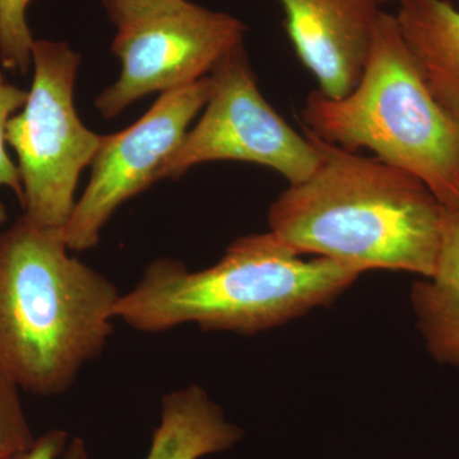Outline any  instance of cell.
Segmentation results:
<instances>
[{
    "label": "cell",
    "mask_w": 459,
    "mask_h": 459,
    "mask_svg": "<svg viewBox=\"0 0 459 459\" xmlns=\"http://www.w3.org/2000/svg\"><path fill=\"white\" fill-rule=\"evenodd\" d=\"M241 437L243 430L228 421L204 388L189 385L162 398L146 459H201L229 451Z\"/></svg>",
    "instance_id": "cell-11"
},
{
    "label": "cell",
    "mask_w": 459,
    "mask_h": 459,
    "mask_svg": "<svg viewBox=\"0 0 459 459\" xmlns=\"http://www.w3.org/2000/svg\"><path fill=\"white\" fill-rule=\"evenodd\" d=\"M301 117L319 140L367 148L421 180L444 207L459 204V122L429 90L395 14L380 11L355 89L341 99L313 91Z\"/></svg>",
    "instance_id": "cell-4"
},
{
    "label": "cell",
    "mask_w": 459,
    "mask_h": 459,
    "mask_svg": "<svg viewBox=\"0 0 459 459\" xmlns=\"http://www.w3.org/2000/svg\"><path fill=\"white\" fill-rule=\"evenodd\" d=\"M9 459H90L86 444L81 437H71L62 429L47 431L35 437L25 451Z\"/></svg>",
    "instance_id": "cell-16"
},
{
    "label": "cell",
    "mask_w": 459,
    "mask_h": 459,
    "mask_svg": "<svg viewBox=\"0 0 459 459\" xmlns=\"http://www.w3.org/2000/svg\"><path fill=\"white\" fill-rule=\"evenodd\" d=\"M69 252L63 229L25 216L0 234V371L40 397L69 391L113 334L117 286Z\"/></svg>",
    "instance_id": "cell-2"
},
{
    "label": "cell",
    "mask_w": 459,
    "mask_h": 459,
    "mask_svg": "<svg viewBox=\"0 0 459 459\" xmlns=\"http://www.w3.org/2000/svg\"><path fill=\"white\" fill-rule=\"evenodd\" d=\"M296 56L331 99L360 80L379 16L377 0H279Z\"/></svg>",
    "instance_id": "cell-9"
},
{
    "label": "cell",
    "mask_w": 459,
    "mask_h": 459,
    "mask_svg": "<svg viewBox=\"0 0 459 459\" xmlns=\"http://www.w3.org/2000/svg\"><path fill=\"white\" fill-rule=\"evenodd\" d=\"M170 2L171 0H101L108 20L117 27Z\"/></svg>",
    "instance_id": "cell-17"
},
{
    "label": "cell",
    "mask_w": 459,
    "mask_h": 459,
    "mask_svg": "<svg viewBox=\"0 0 459 459\" xmlns=\"http://www.w3.org/2000/svg\"><path fill=\"white\" fill-rule=\"evenodd\" d=\"M117 29L111 51L122 71L95 100L107 119L151 93L170 92L207 77L247 31L238 18L189 0H171Z\"/></svg>",
    "instance_id": "cell-7"
},
{
    "label": "cell",
    "mask_w": 459,
    "mask_h": 459,
    "mask_svg": "<svg viewBox=\"0 0 459 459\" xmlns=\"http://www.w3.org/2000/svg\"><path fill=\"white\" fill-rule=\"evenodd\" d=\"M411 303L429 352L459 369V204L446 207L437 268L413 285Z\"/></svg>",
    "instance_id": "cell-12"
},
{
    "label": "cell",
    "mask_w": 459,
    "mask_h": 459,
    "mask_svg": "<svg viewBox=\"0 0 459 459\" xmlns=\"http://www.w3.org/2000/svg\"><path fill=\"white\" fill-rule=\"evenodd\" d=\"M80 65V54L66 42L36 40L31 90L5 132L18 159L23 216L40 228L65 229L81 172L92 164L102 141L74 108Z\"/></svg>",
    "instance_id": "cell-5"
},
{
    "label": "cell",
    "mask_w": 459,
    "mask_h": 459,
    "mask_svg": "<svg viewBox=\"0 0 459 459\" xmlns=\"http://www.w3.org/2000/svg\"><path fill=\"white\" fill-rule=\"evenodd\" d=\"M27 98H29V91L9 83L4 74L0 72V188L8 186L13 190L21 205L23 202L22 181H21L17 165H14L11 157L8 156L7 148H5L7 144L5 132L11 117L25 107ZM5 221H7V212L0 201V225Z\"/></svg>",
    "instance_id": "cell-15"
},
{
    "label": "cell",
    "mask_w": 459,
    "mask_h": 459,
    "mask_svg": "<svg viewBox=\"0 0 459 459\" xmlns=\"http://www.w3.org/2000/svg\"><path fill=\"white\" fill-rule=\"evenodd\" d=\"M210 77L161 93L140 120L115 134L102 135L82 197L63 229L72 252L98 246L102 229L120 205L157 183V174L177 151L189 124L210 98Z\"/></svg>",
    "instance_id": "cell-8"
},
{
    "label": "cell",
    "mask_w": 459,
    "mask_h": 459,
    "mask_svg": "<svg viewBox=\"0 0 459 459\" xmlns=\"http://www.w3.org/2000/svg\"><path fill=\"white\" fill-rule=\"evenodd\" d=\"M377 3L380 4H385V3H392V2H400V0H377Z\"/></svg>",
    "instance_id": "cell-18"
},
{
    "label": "cell",
    "mask_w": 459,
    "mask_h": 459,
    "mask_svg": "<svg viewBox=\"0 0 459 459\" xmlns=\"http://www.w3.org/2000/svg\"><path fill=\"white\" fill-rule=\"evenodd\" d=\"M320 161L271 205L270 231L303 255L359 272L433 276L446 207L410 172L328 143L304 129Z\"/></svg>",
    "instance_id": "cell-1"
},
{
    "label": "cell",
    "mask_w": 459,
    "mask_h": 459,
    "mask_svg": "<svg viewBox=\"0 0 459 459\" xmlns=\"http://www.w3.org/2000/svg\"><path fill=\"white\" fill-rule=\"evenodd\" d=\"M32 0H0V63L7 71L25 74L32 65L35 39L27 25Z\"/></svg>",
    "instance_id": "cell-13"
},
{
    "label": "cell",
    "mask_w": 459,
    "mask_h": 459,
    "mask_svg": "<svg viewBox=\"0 0 459 459\" xmlns=\"http://www.w3.org/2000/svg\"><path fill=\"white\" fill-rule=\"evenodd\" d=\"M20 388L0 371V459L25 451L35 440Z\"/></svg>",
    "instance_id": "cell-14"
},
{
    "label": "cell",
    "mask_w": 459,
    "mask_h": 459,
    "mask_svg": "<svg viewBox=\"0 0 459 459\" xmlns=\"http://www.w3.org/2000/svg\"><path fill=\"white\" fill-rule=\"evenodd\" d=\"M360 274L322 256L307 261L273 232L247 235L204 271L156 259L120 295L115 319L143 333L195 323L204 331L249 336L332 303Z\"/></svg>",
    "instance_id": "cell-3"
},
{
    "label": "cell",
    "mask_w": 459,
    "mask_h": 459,
    "mask_svg": "<svg viewBox=\"0 0 459 459\" xmlns=\"http://www.w3.org/2000/svg\"><path fill=\"white\" fill-rule=\"evenodd\" d=\"M204 115L164 162L157 180H178L195 166L212 161L249 162L303 183L318 168V148L296 132L262 95L244 42L229 50L208 74Z\"/></svg>",
    "instance_id": "cell-6"
},
{
    "label": "cell",
    "mask_w": 459,
    "mask_h": 459,
    "mask_svg": "<svg viewBox=\"0 0 459 459\" xmlns=\"http://www.w3.org/2000/svg\"><path fill=\"white\" fill-rule=\"evenodd\" d=\"M395 18L435 100L459 122V8L448 0H400Z\"/></svg>",
    "instance_id": "cell-10"
}]
</instances>
